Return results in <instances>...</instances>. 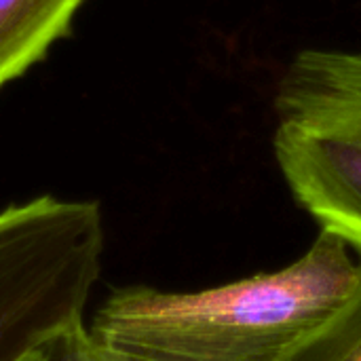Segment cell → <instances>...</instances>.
<instances>
[{
    "mask_svg": "<svg viewBox=\"0 0 361 361\" xmlns=\"http://www.w3.org/2000/svg\"><path fill=\"white\" fill-rule=\"evenodd\" d=\"M275 116L294 201L361 260V51H300L277 85Z\"/></svg>",
    "mask_w": 361,
    "mask_h": 361,
    "instance_id": "7a4b0ae2",
    "label": "cell"
},
{
    "mask_svg": "<svg viewBox=\"0 0 361 361\" xmlns=\"http://www.w3.org/2000/svg\"><path fill=\"white\" fill-rule=\"evenodd\" d=\"M19 361H93L85 324L49 341Z\"/></svg>",
    "mask_w": 361,
    "mask_h": 361,
    "instance_id": "8992f818",
    "label": "cell"
},
{
    "mask_svg": "<svg viewBox=\"0 0 361 361\" xmlns=\"http://www.w3.org/2000/svg\"><path fill=\"white\" fill-rule=\"evenodd\" d=\"M286 361H361V283L347 305Z\"/></svg>",
    "mask_w": 361,
    "mask_h": 361,
    "instance_id": "5b68a950",
    "label": "cell"
},
{
    "mask_svg": "<svg viewBox=\"0 0 361 361\" xmlns=\"http://www.w3.org/2000/svg\"><path fill=\"white\" fill-rule=\"evenodd\" d=\"M102 252L93 201L38 197L0 212V361H19L82 326Z\"/></svg>",
    "mask_w": 361,
    "mask_h": 361,
    "instance_id": "3957f363",
    "label": "cell"
},
{
    "mask_svg": "<svg viewBox=\"0 0 361 361\" xmlns=\"http://www.w3.org/2000/svg\"><path fill=\"white\" fill-rule=\"evenodd\" d=\"M361 283V262L322 231L275 273L199 292L116 290L87 328L93 361H286Z\"/></svg>",
    "mask_w": 361,
    "mask_h": 361,
    "instance_id": "6da1fadb",
    "label": "cell"
},
{
    "mask_svg": "<svg viewBox=\"0 0 361 361\" xmlns=\"http://www.w3.org/2000/svg\"><path fill=\"white\" fill-rule=\"evenodd\" d=\"M82 0H0V87L40 61L70 32Z\"/></svg>",
    "mask_w": 361,
    "mask_h": 361,
    "instance_id": "277c9868",
    "label": "cell"
}]
</instances>
